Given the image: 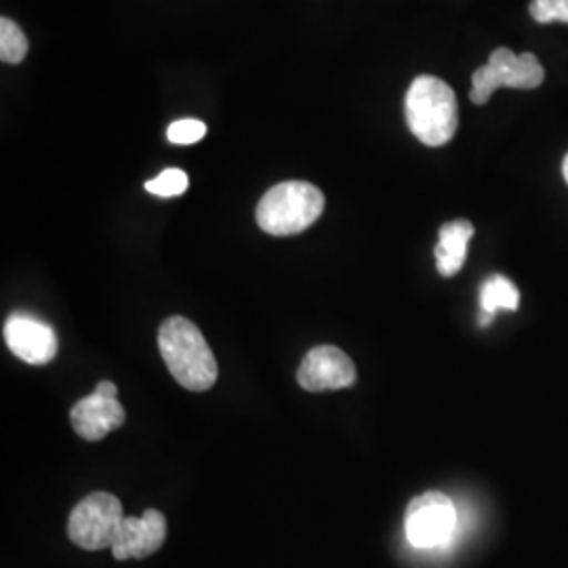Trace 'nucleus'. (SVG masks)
Segmentation results:
<instances>
[{"mask_svg": "<svg viewBox=\"0 0 568 568\" xmlns=\"http://www.w3.org/2000/svg\"><path fill=\"white\" fill-rule=\"evenodd\" d=\"M159 349L173 379L190 392L215 386L220 368L201 328L183 316L166 318L159 328Z\"/></svg>", "mask_w": 568, "mask_h": 568, "instance_id": "obj_1", "label": "nucleus"}, {"mask_svg": "<svg viewBox=\"0 0 568 568\" xmlns=\"http://www.w3.org/2000/svg\"><path fill=\"white\" fill-rule=\"evenodd\" d=\"M406 124L410 133L429 148L447 145L459 126V105L455 91L436 77H417L405 100Z\"/></svg>", "mask_w": 568, "mask_h": 568, "instance_id": "obj_2", "label": "nucleus"}, {"mask_svg": "<svg viewBox=\"0 0 568 568\" xmlns=\"http://www.w3.org/2000/svg\"><path fill=\"white\" fill-rule=\"evenodd\" d=\"M325 211V194L307 182L270 187L255 211L257 225L270 236H295L316 224Z\"/></svg>", "mask_w": 568, "mask_h": 568, "instance_id": "obj_3", "label": "nucleus"}, {"mask_svg": "<svg viewBox=\"0 0 568 568\" xmlns=\"http://www.w3.org/2000/svg\"><path fill=\"white\" fill-rule=\"evenodd\" d=\"M546 79L541 61L532 53L516 55L508 47H499L490 53L487 63L471 77L469 100L485 105L497 89H537Z\"/></svg>", "mask_w": 568, "mask_h": 568, "instance_id": "obj_4", "label": "nucleus"}, {"mask_svg": "<svg viewBox=\"0 0 568 568\" xmlns=\"http://www.w3.org/2000/svg\"><path fill=\"white\" fill-rule=\"evenodd\" d=\"M119 497L112 493H91L72 509L68 520V535L74 546L89 551L112 549L124 520Z\"/></svg>", "mask_w": 568, "mask_h": 568, "instance_id": "obj_5", "label": "nucleus"}, {"mask_svg": "<svg viewBox=\"0 0 568 568\" xmlns=\"http://www.w3.org/2000/svg\"><path fill=\"white\" fill-rule=\"evenodd\" d=\"M457 525L453 499L440 490H427L406 508V539L413 548L429 549L445 544Z\"/></svg>", "mask_w": 568, "mask_h": 568, "instance_id": "obj_6", "label": "nucleus"}, {"mask_svg": "<svg viewBox=\"0 0 568 568\" xmlns=\"http://www.w3.org/2000/svg\"><path fill=\"white\" fill-rule=\"evenodd\" d=\"M356 366L335 345L310 349L297 368V382L307 392H333L356 384Z\"/></svg>", "mask_w": 568, "mask_h": 568, "instance_id": "obj_7", "label": "nucleus"}, {"mask_svg": "<svg viewBox=\"0 0 568 568\" xmlns=\"http://www.w3.org/2000/svg\"><path fill=\"white\" fill-rule=\"evenodd\" d=\"M4 342L28 365H47L58 354V335L53 326L26 312H16L7 318Z\"/></svg>", "mask_w": 568, "mask_h": 568, "instance_id": "obj_8", "label": "nucleus"}, {"mask_svg": "<svg viewBox=\"0 0 568 568\" xmlns=\"http://www.w3.org/2000/svg\"><path fill=\"white\" fill-rule=\"evenodd\" d=\"M166 539V518L159 509H145L143 516H126L112 546L116 560H143L163 548Z\"/></svg>", "mask_w": 568, "mask_h": 568, "instance_id": "obj_9", "label": "nucleus"}, {"mask_svg": "<svg viewBox=\"0 0 568 568\" xmlns=\"http://www.w3.org/2000/svg\"><path fill=\"white\" fill-rule=\"evenodd\" d=\"M126 419L119 398H108L98 392L82 398L70 410L72 429L89 443L103 440L110 432L119 429Z\"/></svg>", "mask_w": 568, "mask_h": 568, "instance_id": "obj_10", "label": "nucleus"}, {"mask_svg": "<svg viewBox=\"0 0 568 568\" xmlns=\"http://www.w3.org/2000/svg\"><path fill=\"white\" fill-rule=\"evenodd\" d=\"M474 236V225L467 220H455L440 227V241L436 244V267L440 276H455L467 260V244Z\"/></svg>", "mask_w": 568, "mask_h": 568, "instance_id": "obj_11", "label": "nucleus"}, {"mask_svg": "<svg viewBox=\"0 0 568 568\" xmlns=\"http://www.w3.org/2000/svg\"><path fill=\"white\" fill-rule=\"evenodd\" d=\"M520 304V293L518 286L509 281L508 276L501 274H493L483 283L480 288V307H483V316H480V325H490L493 316L499 310H518Z\"/></svg>", "mask_w": 568, "mask_h": 568, "instance_id": "obj_12", "label": "nucleus"}, {"mask_svg": "<svg viewBox=\"0 0 568 568\" xmlns=\"http://www.w3.org/2000/svg\"><path fill=\"white\" fill-rule=\"evenodd\" d=\"M28 39L20 26L9 18L0 20V60L9 65H18L28 55Z\"/></svg>", "mask_w": 568, "mask_h": 568, "instance_id": "obj_13", "label": "nucleus"}, {"mask_svg": "<svg viewBox=\"0 0 568 568\" xmlns=\"http://www.w3.org/2000/svg\"><path fill=\"white\" fill-rule=\"evenodd\" d=\"M187 185L190 180L182 169H166L159 178L145 182V190L161 199H173V196H182Z\"/></svg>", "mask_w": 568, "mask_h": 568, "instance_id": "obj_14", "label": "nucleus"}, {"mask_svg": "<svg viewBox=\"0 0 568 568\" xmlns=\"http://www.w3.org/2000/svg\"><path fill=\"white\" fill-rule=\"evenodd\" d=\"M204 135H206V124L196 119L175 121L166 129L169 142L178 143V145H192V143L201 142Z\"/></svg>", "mask_w": 568, "mask_h": 568, "instance_id": "obj_15", "label": "nucleus"}, {"mask_svg": "<svg viewBox=\"0 0 568 568\" xmlns=\"http://www.w3.org/2000/svg\"><path fill=\"white\" fill-rule=\"evenodd\" d=\"M530 16L537 23H568V0H530Z\"/></svg>", "mask_w": 568, "mask_h": 568, "instance_id": "obj_16", "label": "nucleus"}, {"mask_svg": "<svg viewBox=\"0 0 568 568\" xmlns=\"http://www.w3.org/2000/svg\"><path fill=\"white\" fill-rule=\"evenodd\" d=\"M93 392L108 396V398H119V387H116V384H112V382H100Z\"/></svg>", "mask_w": 568, "mask_h": 568, "instance_id": "obj_17", "label": "nucleus"}, {"mask_svg": "<svg viewBox=\"0 0 568 568\" xmlns=\"http://www.w3.org/2000/svg\"><path fill=\"white\" fill-rule=\"evenodd\" d=\"M562 175H565V180L568 183V154L565 156V163H562Z\"/></svg>", "mask_w": 568, "mask_h": 568, "instance_id": "obj_18", "label": "nucleus"}]
</instances>
